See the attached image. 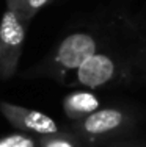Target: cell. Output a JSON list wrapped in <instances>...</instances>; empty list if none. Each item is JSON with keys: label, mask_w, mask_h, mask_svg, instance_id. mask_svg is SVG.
<instances>
[{"label": "cell", "mask_w": 146, "mask_h": 147, "mask_svg": "<svg viewBox=\"0 0 146 147\" xmlns=\"http://www.w3.org/2000/svg\"><path fill=\"white\" fill-rule=\"evenodd\" d=\"M68 85L88 89L146 86V14L137 11L109 45L90 58Z\"/></svg>", "instance_id": "2"}, {"label": "cell", "mask_w": 146, "mask_h": 147, "mask_svg": "<svg viewBox=\"0 0 146 147\" xmlns=\"http://www.w3.org/2000/svg\"><path fill=\"white\" fill-rule=\"evenodd\" d=\"M0 113L13 127L19 128V130L30 131L39 136L60 131L54 119L38 110L25 108L10 102H0Z\"/></svg>", "instance_id": "5"}, {"label": "cell", "mask_w": 146, "mask_h": 147, "mask_svg": "<svg viewBox=\"0 0 146 147\" xmlns=\"http://www.w3.org/2000/svg\"><path fill=\"white\" fill-rule=\"evenodd\" d=\"M50 0H6V9L13 11L14 14L29 25L33 19Z\"/></svg>", "instance_id": "7"}, {"label": "cell", "mask_w": 146, "mask_h": 147, "mask_svg": "<svg viewBox=\"0 0 146 147\" xmlns=\"http://www.w3.org/2000/svg\"><path fill=\"white\" fill-rule=\"evenodd\" d=\"M27 24L6 9L0 20V80H10L17 74L24 52Z\"/></svg>", "instance_id": "4"}, {"label": "cell", "mask_w": 146, "mask_h": 147, "mask_svg": "<svg viewBox=\"0 0 146 147\" xmlns=\"http://www.w3.org/2000/svg\"><path fill=\"white\" fill-rule=\"evenodd\" d=\"M135 13L126 8L101 11L65 34L46 58L22 74L24 78H50L68 86L71 77L90 58L121 33Z\"/></svg>", "instance_id": "1"}, {"label": "cell", "mask_w": 146, "mask_h": 147, "mask_svg": "<svg viewBox=\"0 0 146 147\" xmlns=\"http://www.w3.org/2000/svg\"><path fill=\"white\" fill-rule=\"evenodd\" d=\"M39 147H82V141L77 135L69 131H57L52 135H44L38 141Z\"/></svg>", "instance_id": "8"}, {"label": "cell", "mask_w": 146, "mask_h": 147, "mask_svg": "<svg viewBox=\"0 0 146 147\" xmlns=\"http://www.w3.org/2000/svg\"><path fill=\"white\" fill-rule=\"evenodd\" d=\"M110 147H146V144L143 142H135V141H123V142H115L113 146Z\"/></svg>", "instance_id": "9"}, {"label": "cell", "mask_w": 146, "mask_h": 147, "mask_svg": "<svg viewBox=\"0 0 146 147\" xmlns=\"http://www.w3.org/2000/svg\"><path fill=\"white\" fill-rule=\"evenodd\" d=\"M135 125V117L123 108H99L90 116L71 124V131L86 144H102L127 135Z\"/></svg>", "instance_id": "3"}, {"label": "cell", "mask_w": 146, "mask_h": 147, "mask_svg": "<svg viewBox=\"0 0 146 147\" xmlns=\"http://www.w3.org/2000/svg\"><path fill=\"white\" fill-rule=\"evenodd\" d=\"M101 102L93 92L88 91H74L63 99V110L66 117L71 122L80 121L99 110Z\"/></svg>", "instance_id": "6"}]
</instances>
